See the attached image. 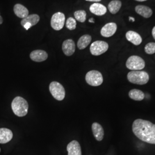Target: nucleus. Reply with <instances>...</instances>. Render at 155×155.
<instances>
[{
  "mask_svg": "<svg viewBox=\"0 0 155 155\" xmlns=\"http://www.w3.org/2000/svg\"><path fill=\"white\" fill-rule=\"evenodd\" d=\"M132 130L134 135L141 141L155 144V124L147 120L137 119L133 122Z\"/></svg>",
  "mask_w": 155,
  "mask_h": 155,
  "instance_id": "f257e3e1",
  "label": "nucleus"
},
{
  "mask_svg": "<svg viewBox=\"0 0 155 155\" xmlns=\"http://www.w3.org/2000/svg\"><path fill=\"white\" fill-rule=\"evenodd\" d=\"M11 106L12 110L17 116L21 117L26 116L28 113V102L22 97H15L12 102Z\"/></svg>",
  "mask_w": 155,
  "mask_h": 155,
  "instance_id": "f03ea898",
  "label": "nucleus"
},
{
  "mask_svg": "<svg viewBox=\"0 0 155 155\" xmlns=\"http://www.w3.org/2000/svg\"><path fill=\"white\" fill-rule=\"evenodd\" d=\"M127 78L130 83L143 85L148 82L150 76L145 71H132L127 74Z\"/></svg>",
  "mask_w": 155,
  "mask_h": 155,
  "instance_id": "7ed1b4c3",
  "label": "nucleus"
},
{
  "mask_svg": "<svg viewBox=\"0 0 155 155\" xmlns=\"http://www.w3.org/2000/svg\"><path fill=\"white\" fill-rule=\"evenodd\" d=\"M126 66L132 71H139L144 68L145 66V63L139 56H131L127 59Z\"/></svg>",
  "mask_w": 155,
  "mask_h": 155,
  "instance_id": "20e7f679",
  "label": "nucleus"
},
{
  "mask_svg": "<svg viewBox=\"0 0 155 155\" xmlns=\"http://www.w3.org/2000/svg\"><path fill=\"white\" fill-rule=\"evenodd\" d=\"M85 79L86 82L92 86H99L104 81L102 74L97 70H91L87 72Z\"/></svg>",
  "mask_w": 155,
  "mask_h": 155,
  "instance_id": "39448f33",
  "label": "nucleus"
},
{
  "mask_svg": "<svg viewBox=\"0 0 155 155\" xmlns=\"http://www.w3.org/2000/svg\"><path fill=\"white\" fill-rule=\"evenodd\" d=\"M50 91L53 97L58 101L64 100L66 95L64 88L61 83L58 82H52L50 83Z\"/></svg>",
  "mask_w": 155,
  "mask_h": 155,
  "instance_id": "423d86ee",
  "label": "nucleus"
},
{
  "mask_svg": "<svg viewBox=\"0 0 155 155\" xmlns=\"http://www.w3.org/2000/svg\"><path fill=\"white\" fill-rule=\"evenodd\" d=\"M108 48L109 45L105 41H96L91 44L90 50L93 55L99 56L106 52Z\"/></svg>",
  "mask_w": 155,
  "mask_h": 155,
  "instance_id": "0eeeda50",
  "label": "nucleus"
},
{
  "mask_svg": "<svg viewBox=\"0 0 155 155\" xmlns=\"http://www.w3.org/2000/svg\"><path fill=\"white\" fill-rule=\"evenodd\" d=\"M65 22V16L61 12L55 13L51 18V25L56 31H60L63 28Z\"/></svg>",
  "mask_w": 155,
  "mask_h": 155,
  "instance_id": "6e6552de",
  "label": "nucleus"
},
{
  "mask_svg": "<svg viewBox=\"0 0 155 155\" xmlns=\"http://www.w3.org/2000/svg\"><path fill=\"white\" fill-rule=\"evenodd\" d=\"M117 26L114 22H109L104 25L101 30V34L102 36L109 38L114 35L117 31Z\"/></svg>",
  "mask_w": 155,
  "mask_h": 155,
  "instance_id": "1a4fd4ad",
  "label": "nucleus"
},
{
  "mask_svg": "<svg viewBox=\"0 0 155 155\" xmlns=\"http://www.w3.org/2000/svg\"><path fill=\"white\" fill-rule=\"evenodd\" d=\"M62 50L66 56H70L74 54L75 51V45L72 39H67L62 45Z\"/></svg>",
  "mask_w": 155,
  "mask_h": 155,
  "instance_id": "9d476101",
  "label": "nucleus"
},
{
  "mask_svg": "<svg viewBox=\"0 0 155 155\" xmlns=\"http://www.w3.org/2000/svg\"><path fill=\"white\" fill-rule=\"evenodd\" d=\"M67 150L68 155H82L81 145L76 140H73L68 144Z\"/></svg>",
  "mask_w": 155,
  "mask_h": 155,
  "instance_id": "9b49d317",
  "label": "nucleus"
},
{
  "mask_svg": "<svg viewBox=\"0 0 155 155\" xmlns=\"http://www.w3.org/2000/svg\"><path fill=\"white\" fill-rule=\"evenodd\" d=\"M30 58L34 61L41 62L48 58L47 53L43 50H35L30 54Z\"/></svg>",
  "mask_w": 155,
  "mask_h": 155,
  "instance_id": "f8f14e48",
  "label": "nucleus"
},
{
  "mask_svg": "<svg viewBox=\"0 0 155 155\" xmlns=\"http://www.w3.org/2000/svg\"><path fill=\"white\" fill-rule=\"evenodd\" d=\"M13 134L11 130L8 128H0V144H6L13 138Z\"/></svg>",
  "mask_w": 155,
  "mask_h": 155,
  "instance_id": "ddd939ff",
  "label": "nucleus"
},
{
  "mask_svg": "<svg viewBox=\"0 0 155 155\" xmlns=\"http://www.w3.org/2000/svg\"><path fill=\"white\" fill-rule=\"evenodd\" d=\"M92 131L95 139L97 141H102L104 137V130L102 127L97 122H94L92 125Z\"/></svg>",
  "mask_w": 155,
  "mask_h": 155,
  "instance_id": "4468645a",
  "label": "nucleus"
},
{
  "mask_svg": "<svg viewBox=\"0 0 155 155\" xmlns=\"http://www.w3.org/2000/svg\"><path fill=\"white\" fill-rule=\"evenodd\" d=\"M126 38L129 41L135 45H139L142 43L141 36L139 33L132 31H129L127 32Z\"/></svg>",
  "mask_w": 155,
  "mask_h": 155,
  "instance_id": "2eb2a0df",
  "label": "nucleus"
},
{
  "mask_svg": "<svg viewBox=\"0 0 155 155\" xmlns=\"http://www.w3.org/2000/svg\"><path fill=\"white\" fill-rule=\"evenodd\" d=\"M90 11L97 16H103L107 12L105 6L101 4L94 3L90 7Z\"/></svg>",
  "mask_w": 155,
  "mask_h": 155,
  "instance_id": "dca6fc26",
  "label": "nucleus"
},
{
  "mask_svg": "<svg viewBox=\"0 0 155 155\" xmlns=\"http://www.w3.org/2000/svg\"><path fill=\"white\" fill-rule=\"evenodd\" d=\"M13 11L17 16L22 19L29 15V11L27 8L20 4H17L14 6Z\"/></svg>",
  "mask_w": 155,
  "mask_h": 155,
  "instance_id": "f3484780",
  "label": "nucleus"
},
{
  "mask_svg": "<svg viewBox=\"0 0 155 155\" xmlns=\"http://www.w3.org/2000/svg\"><path fill=\"white\" fill-rule=\"evenodd\" d=\"M135 11L140 16L146 18L150 17L153 13L152 9L144 5H138L136 6Z\"/></svg>",
  "mask_w": 155,
  "mask_h": 155,
  "instance_id": "a211bd4d",
  "label": "nucleus"
},
{
  "mask_svg": "<svg viewBox=\"0 0 155 155\" xmlns=\"http://www.w3.org/2000/svg\"><path fill=\"white\" fill-rule=\"evenodd\" d=\"M91 41V37L89 35H84L81 36L78 41L77 46L79 50L86 48Z\"/></svg>",
  "mask_w": 155,
  "mask_h": 155,
  "instance_id": "6ab92c4d",
  "label": "nucleus"
},
{
  "mask_svg": "<svg viewBox=\"0 0 155 155\" xmlns=\"http://www.w3.org/2000/svg\"><path fill=\"white\" fill-rule=\"evenodd\" d=\"M39 20H40V17L39 15L36 14L30 15L22 19L21 21V24L23 27L26 23H29L30 24H31L32 27L35 25L36 24H37L39 22Z\"/></svg>",
  "mask_w": 155,
  "mask_h": 155,
  "instance_id": "aec40b11",
  "label": "nucleus"
},
{
  "mask_svg": "<svg viewBox=\"0 0 155 155\" xmlns=\"http://www.w3.org/2000/svg\"><path fill=\"white\" fill-rule=\"evenodd\" d=\"M129 97L133 100L140 101L144 99L145 94L144 93L137 89H132L129 93Z\"/></svg>",
  "mask_w": 155,
  "mask_h": 155,
  "instance_id": "412c9836",
  "label": "nucleus"
},
{
  "mask_svg": "<svg viewBox=\"0 0 155 155\" xmlns=\"http://www.w3.org/2000/svg\"><path fill=\"white\" fill-rule=\"evenodd\" d=\"M122 3L119 0H113L108 5V9L111 13L116 14L120 11Z\"/></svg>",
  "mask_w": 155,
  "mask_h": 155,
  "instance_id": "4be33fe9",
  "label": "nucleus"
},
{
  "mask_svg": "<svg viewBox=\"0 0 155 155\" xmlns=\"http://www.w3.org/2000/svg\"><path fill=\"white\" fill-rule=\"evenodd\" d=\"M74 16L76 20L81 22H84L86 19V12L83 11H77L75 12Z\"/></svg>",
  "mask_w": 155,
  "mask_h": 155,
  "instance_id": "5701e85b",
  "label": "nucleus"
},
{
  "mask_svg": "<svg viewBox=\"0 0 155 155\" xmlns=\"http://www.w3.org/2000/svg\"><path fill=\"white\" fill-rule=\"evenodd\" d=\"M66 25L67 28L68 29L71 31L74 30L76 28V26H77L76 20L72 17H70L67 20Z\"/></svg>",
  "mask_w": 155,
  "mask_h": 155,
  "instance_id": "b1692460",
  "label": "nucleus"
},
{
  "mask_svg": "<svg viewBox=\"0 0 155 155\" xmlns=\"http://www.w3.org/2000/svg\"><path fill=\"white\" fill-rule=\"evenodd\" d=\"M145 51L148 54H153L155 53V43H149L145 47Z\"/></svg>",
  "mask_w": 155,
  "mask_h": 155,
  "instance_id": "393cba45",
  "label": "nucleus"
},
{
  "mask_svg": "<svg viewBox=\"0 0 155 155\" xmlns=\"http://www.w3.org/2000/svg\"><path fill=\"white\" fill-rule=\"evenodd\" d=\"M23 27L25 28L26 30H28L29 28H31L32 27V25H31V24H30L29 23H26V24L23 26Z\"/></svg>",
  "mask_w": 155,
  "mask_h": 155,
  "instance_id": "a878e982",
  "label": "nucleus"
},
{
  "mask_svg": "<svg viewBox=\"0 0 155 155\" xmlns=\"http://www.w3.org/2000/svg\"><path fill=\"white\" fill-rule=\"evenodd\" d=\"M152 36H153V38L155 40V26L153 28V29H152Z\"/></svg>",
  "mask_w": 155,
  "mask_h": 155,
  "instance_id": "bb28decb",
  "label": "nucleus"
},
{
  "mask_svg": "<svg viewBox=\"0 0 155 155\" xmlns=\"http://www.w3.org/2000/svg\"><path fill=\"white\" fill-rule=\"evenodd\" d=\"M129 21H132V22H134V21H135V19H134L133 17H129Z\"/></svg>",
  "mask_w": 155,
  "mask_h": 155,
  "instance_id": "cd10ccee",
  "label": "nucleus"
},
{
  "mask_svg": "<svg viewBox=\"0 0 155 155\" xmlns=\"http://www.w3.org/2000/svg\"><path fill=\"white\" fill-rule=\"evenodd\" d=\"M86 1H90V2H100L101 0H86Z\"/></svg>",
  "mask_w": 155,
  "mask_h": 155,
  "instance_id": "c85d7f7f",
  "label": "nucleus"
},
{
  "mask_svg": "<svg viewBox=\"0 0 155 155\" xmlns=\"http://www.w3.org/2000/svg\"><path fill=\"white\" fill-rule=\"evenodd\" d=\"M2 22H3V18H2V16H1V15H0V25L2 24Z\"/></svg>",
  "mask_w": 155,
  "mask_h": 155,
  "instance_id": "c756f323",
  "label": "nucleus"
},
{
  "mask_svg": "<svg viewBox=\"0 0 155 155\" xmlns=\"http://www.w3.org/2000/svg\"><path fill=\"white\" fill-rule=\"evenodd\" d=\"M89 21L90 22H92V23H94V20L93 19V18H91L90 19H89Z\"/></svg>",
  "mask_w": 155,
  "mask_h": 155,
  "instance_id": "7c9ffc66",
  "label": "nucleus"
},
{
  "mask_svg": "<svg viewBox=\"0 0 155 155\" xmlns=\"http://www.w3.org/2000/svg\"><path fill=\"white\" fill-rule=\"evenodd\" d=\"M137 1H139V2H143V1H145L147 0H136Z\"/></svg>",
  "mask_w": 155,
  "mask_h": 155,
  "instance_id": "2f4dec72",
  "label": "nucleus"
},
{
  "mask_svg": "<svg viewBox=\"0 0 155 155\" xmlns=\"http://www.w3.org/2000/svg\"><path fill=\"white\" fill-rule=\"evenodd\" d=\"M0 152H1V148H0Z\"/></svg>",
  "mask_w": 155,
  "mask_h": 155,
  "instance_id": "473e14b6",
  "label": "nucleus"
}]
</instances>
